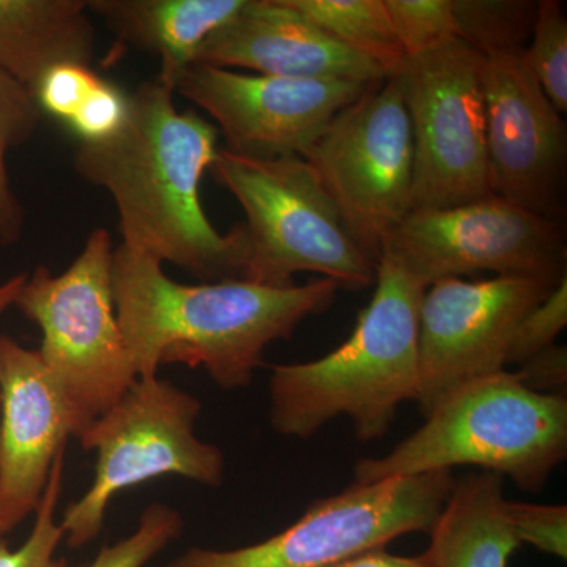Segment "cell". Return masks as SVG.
<instances>
[{"instance_id": "obj_1", "label": "cell", "mask_w": 567, "mask_h": 567, "mask_svg": "<svg viewBox=\"0 0 567 567\" xmlns=\"http://www.w3.org/2000/svg\"><path fill=\"white\" fill-rule=\"evenodd\" d=\"M174 93L158 76L142 82L121 132L80 142L74 169L110 193L126 248L203 282L241 279L244 226L219 233L200 203V181L219 152L218 128L196 111H178Z\"/></svg>"}, {"instance_id": "obj_2", "label": "cell", "mask_w": 567, "mask_h": 567, "mask_svg": "<svg viewBox=\"0 0 567 567\" xmlns=\"http://www.w3.org/2000/svg\"><path fill=\"white\" fill-rule=\"evenodd\" d=\"M338 290L327 278L286 287L245 279L183 284L164 274L162 262L126 246L112 257L115 311L137 379L178 363L205 369L221 390H244L267 347L327 311Z\"/></svg>"}, {"instance_id": "obj_3", "label": "cell", "mask_w": 567, "mask_h": 567, "mask_svg": "<svg viewBox=\"0 0 567 567\" xmlns=\"http://www.w3.org/2000/svg\"><path fill=\"white\" fill-rule=\"evenodd\" d=\"M374 295L344 344L308 363L271 368L270 424L276 434L312 439L349 416L361 442L388 434L399 406L416 401L417 317L425 287L380 256Z\"/></svg>"}, {"instance_id": "obj_4", "label": "cell", "mask_w": 567, "mask_h": 567, "mask_svg": "<svg viewBox=\"0 0 567 567\" xmlns=\"http://www.w3.org/2000/svg\"><path fill=\"white\" fill-rule=\"evenodd\" d=\"M566 457V395L536 393L502 371L451 395L386 456L358 461L353 475L369 484L472 465L536 494Z\"/></svg>"}, {"instance_id": "obj_5", "label": "cell", "mask_w": 567, "mask_h": 567, "mask_svg": "<svg viewBox=\"0 0 567 567\" xmlns=\"http://www.w3.org/2000/svg\"><path fill=\"white\" fill-rule=\"evenodd\" d=\"M210 173L246 215L241 279L286 287L295 275L317 274L339 289L374 286L379 262L353 240L303 156L256 159L219 148Z\"/></svg>"}, {"instance_id": "obj_6", "label": "cell", "mask_w": 567, "mask_h": 567, "mask_svg": "<svg viewBox=\"0 0 567 567\" xmlns=\"http://www.w3.org/2000/svg\"><path fill=\"white\" fill-rule=\"evenodd\" d=\"M114 245L95 229L74 262L54 275L39 265L14 306L40 328L41 361L80 439L137 380L112 292Z\"/></svg>"}, {"instance_id": "obj_7", "label": "cell", "mask_w": 567, "mask_h": 567, "mask_svg": "<svg viewBox=\"0 0 567 567\" xmlns=\"http://www.w3.org/2000/svg\"><path fill=\"white\" fill-rule=\"evenodd\" d=\"M199 399L158 377L137 379L121 401L78 439L95 451V476L61 518L63 540L76 550L102 535L115 495L162 476L218 488L226 476L221 447L196 434Z\"/></svg>"}, {"instance_id": "obj_8", "label": "cell", "mask_w": 567, "mask_h": 567, "mask_svg": "<svg viewBox=\"0 0 567 567\" xmlns=\"http://www.w3.org/2000/svg\"><path fill=\"white\" fill-rule=\"evenodd\" d=\"M301 156L353 240L379 262L412 205L413 134L399 76L369 85Z\"/></svg>"}, {"instance_id": "obj_9", "label": "cell", "mask_w": 567, "mask_h": 567, "mask_svg": "<svg viewBox=\"0 0 567 567\" xmlns=\"http://www.w3.org/2000/svg\"><path fill=\"white\" fill-rule=\"evenodd\" d=\"M456 477L451 470L357 484L317 499L289 528L235 550L192 547L167 567H328L431 533Z\"/></svg>"}, {"instance_id": "obj_10", "label": "cell", "mask_w": 567, "mask_h": 567, "mask_svg": "<svg viewBox=\"0 0 567 567\" xmlns=\"http://www.w3.org/2000/svg\"><path fill=\"white\" fill-rule=\"evenodd\" d=\"M484 63L480 52L454 39L409 59L398 74L415 156L410 212L457 207L492 196Z\"/></svg>"}, {"instance_id": "obj_11", "label": "cell", "mask_w": 567, "mask_h": 567, "mask_svg": "<svg viewBox=\"0 0 567 567\" xmlns=\"http://www.w3.org/2000/svg\"><path fill=\"white\" fill-rule=\"evenodd\" d=\"M380 256L425 289L481 271L550 284L567 276L565 226L494 194L457 207L410 212L388 234Z\"/></svg>"}, {"instance_id": "obj_12", "label": "cell", "mask_w": 567, "mask_h": 567, "mask_svg": "<svg viewBox=\"0 0 567 567\" xmlns=\"http://www.w3.org/2000/svg\"><path fill=\"white\" fill-rule=\"evenodd\" d=\"M558 284L507 276L451 278L424 290L416 393L424 420L462 388L505 371L517 324Z\"/></svg>"}, {"instance_id": "obj_13", "label": "cell", "mask_w": 567, "mask_h": 567, "mask_svg": "<svg viewBox=\"0 0 567 567\" xmlns=\"http://www.w3.org/2000/svg\"><path fill=\"white\" fill-rule=\"evenodd\" d=\"M371 84L290 80L194 63L175 92L218 123L226 151L246 158L303 155L331 118Z\"/></svg>"}, {"instance_id": "obj_14", "label": "cell", "mask_w": 567, "mask_h": 567, "mask_svg": "<svg viewBox=\"0 0 567 567\" xmlns=\"http://www.w3.org/2000/svg\"><path fill=\"white\" fill-rule=\"evenodd\" d=\"M491 193L559 221L567 133L522 54L486 59L483 71Z\"/></svg>"}, {"instance_id": "obj_15", "label": "cell", "mask_w": 567, "mask_h": 567, "mask_svg": "<svg viewBox=\"0 0 567 567\" xmlns=\"http://www.w3.org/2000/svg\"><path fill=\"white\" fill-rule=\"evenodd\" d=\"M74 434L39 350L0 334V539L35 514Z\"/></svg>"}, {"instance_id": "obj_16", "label": "cell", "mask_w": 567, "mask_h": 567, "mask_svg": "<svg viewBox=\"0 0 567 567\" xmlns=\"http://www.w3.org/2000/svg\"><path fill=\"white\" fill-rule=\"evenodd\" d=\"M196 63L290 80L374 84L391 78L331 39L290 0H246L233 20L204 41Z\"/></svg>"}, {"instance_id": "obj_17", "label": "cell", "mask_w": 567, "mask_h": 567, "mask_svg": "<svg viewBox=\"0 0 567 567\" xmlns=\"http://www.w3.org/2000/svg\"><path fill=\"white\" fill-rule=\"evenodd\" d=\"M246 0H89V13L106 22L136 50L159 58L158 78L175 92L197 52L216 29L244 9Z\"/></svg>"}, {"instance_id": "obj_18", "label": "cell", "mask_w": 567, "mask_h": 567, "mask_svg": "<svg viewBox=\"0 0 567 567\" xmlns=\"http://www.w3.org/2000/svg\"><path fill=\"white\" fill-rule=\"evenodd\" d=\"M93 54L84 0H0V70L29 92L62 63L91 66Z\"/></svg>"}, {"instance_id": "obj_19", "label": "cell", "mask_w": 567, "mask_h": 567, "mask_svg": "<svg viewBox=\"0 0 567 567\" xmlns=\"http://www.w3.org/2000/svg\"><path fill=\"white\" fill-rule=\"evenodd\" d=\"M429 535L431 567H507L520 540L507 517L503 476L483 470L454 481Z\"/></svg>"}, {"instance_id": "obj_20", "label": "cell", "mask_w": 567, "mask_h": 567, "mask_svg": "<svg viewBox=\"0 0 567 567\" xmlns=\"http://www.w3.org/2000/svg\"><path fill=\"white\" fill-rule=\"evenodd\" d=\"M331 39L374 62L388 76L404 70L405 52L395 37L383 0H290Z\"/></svg>"}, {"instance_id": "obj_21", "label": "cell", "mask_w": 567, "mask_h": 567, "mask_svg": "<svg viewBox=\"0 0 567 567\" xmlns=\"http://www.w3.org/2000/svg\"><path fill=\"white\" fill-rule=\"evenodd\" d=\"M457 39L484 59L518 55L536 20L532 0H453Z\"/></svg>"}, {"instance_id": "obj_22", "label": "cell", "mask_w": 567, "mask_h": 567, "mask_svg": "<svg viewBox=\"0 0 567 567\" xmlns=\"http://www.w3.org/2000/svg\"><path fill=\"white\" fill-rule=\"evenodd\" d=\"M41 112L28 89L0 70V245L20 241L25 213L11 188L7 155L25 144L39 130Z\"/></svg>"}, {"instance_id": "obj_23", "label": "cell", "mask_w": 567, "mask_h": 567, "mask_svg": "<svg viewBox=\"0 0 567 567\" xmlns=\"http://www.w3.org/2000/svg\"><path fill=\"white\" fill-rule=\"evenodd\" d=\"M529 73L559 114L567 111V20L558 0L536 2V20L522 52Z\"/></svg>"}, {"instance_id": "obj_24", "label": "cell", "mask_w": 567, "mask_h": 567, "mask_svg": "<svg viewBox=\"0 0 567 567\" xmlns=\"http://www.w3.org/2000/svg\"><path fill=\"white\" fill-rule=\"evenodd\" d=\"M185 520L181 511L166 503H152L142 511L132 535L103 546L91 563L81 567H145L164 548L181 539Z\"/></svg>"}, {"instance_id": "obj_25", "label": "cell", "mask_w": 567, "mask_h": 567, "mask_svg": "<svg viewBox=\"0 0 567 567\" xmlns=\"http://www.w3.org/2000/svg\"><path fill=\"white\" fill-rule=\"evenodd\" d=\"M65 454L55 458L50 483L44 491L35 514L31 535L21 547L11 550L6 539H0V567H70L66 558L59 557V546L63 543L58 507L61 502Z\"/></svg>"}, {"instance_id": "obj_26", "label": "cell", "mask_w": 567, "mask_h": 567, "mask_svg": "<svg viewBox=\"0 0 567 567\" xmlns=\"http://www.w3.org/2000/svg\"><path fill=\"white\" fill-rule=\"evenodd\" d=\"M406 59L457 39L453 0H383Z\"/></svg>"}, {"instance_id": "obj_27", "label": "cell", "mask_w": 567, "mask_h": 567, "mask_svg": "<svg viewBox=\"0 0 567 567\" xmlns=\"http://www.w3.org/2000/svg\"><path fill=\"white\" fill-rule=\"evenodd\" d=\"M567 324V276L550 293L529 309L517 324L506 364H524L540 350L555 344Z\"/></svg>"}, {"instance_id": "obj_28", "label": "cell", "mask_w": 567, "mask_h": 567, "mask_svg": "<svg viewBox=\"0 0 567 567\" xmlns=\"http://www.w3.org/2000/svg\"><path fill=\"white\" fill-rule=\"evenodd\" d=\"M100 80L102 78L92 66L62 63L41 78L32 96L43 114H50L66 125Z\"/></svg>"}, {"instance_id": "obj_29", "label": "cell", "mask_w": 567, "mask_h": 567, "mask_svg": "<svg viewBox=\"0 0 567 567\" xmlns=\"http://www.w3.org/2000/svg\"><path fill=\"white\" fill-rule=\"evenodd\" d=\"M507 517L520 543L539 548L544 554L566 559V505H533L507 499Z\"/></svg>"}, {"instance_id": "obj_30", "label": "cell", "mask_w": 567, "mask_h": 567, "mask_svg": "<svg viewBox=\"0 0 567 567\" xmlns=\"http://www.w3.org/2000/svg\"><path fill=\"white\" fill-rule=\"evenodd\" d=\"M130 95L100 80L66 126L80 142H102L121 132L128 115Z\"/></svg>"}, {"instance_id": "obj_31", "label": "cell", "mask_w": 567, "mask_h": 567, "mask_svg": "<svg viewBox=\"0 0 567 567\" xmlns=\"http://www.w3.org/2000/svg\"><path fill=\"white\" fill-rule=\"evenodd\" d=\"M529 390L543 394H561L567 385V349L554 344L540 350L514 372Z\"/></svg>"}, {"instance_id": "obj_32", "label": "cell", "mask_w": 567, "mask_h": 567, "mask_svg": "<svg viewBox=\"0 0 567 567\" xmlns=\"http://www.w3.org/2000/svg\"><path fill=\"white\" fill-rule=\"evenodd\" d=\"M328 567H431L425 555L417 557H398L390 554L385 547L374 548V550L363 551L354 555L352 558L342 559Z\"/></svg>"}, {"instance_id": "obj_33", "label": "cell", "mask_w": 567, "mask_h": 567, "mask_svg": "<svg viewBox=\"0 0 567 567\" xmlns=\"http://www.w3.org/2000/svg\"><path fill=\"white\" fill-rule=\"evenodd\" d=\"M29 274H20L11 276L10 279H7L6 282H0V316L10 308V306H14V301H17L18 293H20L22 284L28 279Z\"/></svg>"}]
</instances>
